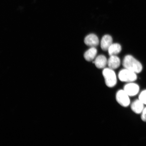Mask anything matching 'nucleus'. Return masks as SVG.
Wrapping results in <instances>:
<instances>
[{
	"label": "nucleus",
	"mask_w": 146,
	"mask_h": 146,
	"mask_svg": "<svg viewBox=\"0 0 146 146\" xmlns=\"http://www.w3.org/2000/svg\"><path fill=\"white\" fill-rule=\"evenodd\" d=\"M84 43L88 46L96 47L99 44V40L95 34H91L86 36Z\"/></svg>",
	"instance_id": "nucleus-6"
},
{
	"label": "nucleus",
	"mask_w": 146,
	"mask_h": 146,
	"mask_svg": "<svg viewBox=\"0 0 146 146\" xmlns=\"http://www.w3.org/2000/svg\"><path fill=\"white\" fill-rule=\"evenodd\" d=\"M102 74L104 78L105 84L107 87L112 88L117 84V78L113 69L108 68L103 69Z\"/></svg>",
	"instance_id": "nucleus-2"
},
{
	"label": "nucleus",
	"mask_w": 146,
	"mask_h": 146,
	"mask_svg": "<svg viewBox=\"0 0 146 146\" xmlns=\"http://www.w3.org/2000/svg\"><path fill=\"white\" fill-rule=\"evenodd\" d=\"M120 60L116 55L110 56L108 60L107 65L109 68L113 69H117L120 65Z\"/></svg>",
	"instance_id": "nucleus-10"
},
{
	"label": "nucleus",
	"mask_w": 146,
	"mask_h": 146,
	"mask_svg": "<svg viewBox=\"0 0 146 146\" xmlns=\"http://www.w3.org/2000/svg\"><path fill=\"white\" fill-rule=\"evenodd\" d=\"M118 77L120 81L126 83L134 82L137 78L136 73L125 68L119 71Z\"/></svg>",
	"instance_id": "nucleus-3"
},
{
	"label": "nucleus",
	"mask_w": 146,
	"mask_h": 146,
	"mask_svg": "<svg viewBox=\"0 0 146 146\" xmlns=\"http://www.w3.org/2000/svg\"><path fill=\"white\" fill-rule=\"evenodd\" d=\"M130 97L123 89L119 90L115 95L116 100L117 103L122 107L127 108L130 106Z\"/></svg>",
	"instance_id": "nucleus-4"
},
{
	"label": "nucleus",
	"mask_w": 146,
	"mask_h": 146,
	"mask_svg": "<svg viewBox=\"0 0 146 146\" xmlns=\"http://www.w3.org/2000/svg\"><path fill=\"white\" fill-rule=\"evenodd\" d=\"M145 105L138 99L135 100L130 105L131 108L135 113L141 114L145 108Z\"/></svg>",
	"instance_id": "nucleus-7"
},
{
	"label": "nucleus",
	"mask_w": 146,
	"mask_h": 146,
	"mask_svg": "<svg viewBox=\"0 0 146 146\" xmlns=\"http://www.w3.org/2000/svg\"><path fill=\"white\" fill-rule=\"evenodd\" d=\"M138 99L146 106V89L142 90L139 94Z\"/></svg>",
	"instance_id": "nucleus-13"
},
{
	"label": "nucleus",
	"mask_w": 146,
	"mask_h": 146,
	"mask_svg": "<svg viewBox=\"0 0 146 146\" xmlns=\"http://www.w3.org/2000/svg\"><path fill=\"white\" fill-rule=\"evenodd\" d=\"M112 44L113 39L112 36L109 35H106L102 38L100 46L102 50L107 51Z\"/></svg>",
	"instance_id": "nucleus-9"
},
{
	"label": "nucleus",
	"mask_w": 146,
	"mask_h": 146,
	"mask_svg": "<svg viewBox=\"0 0 146 146\" xmlns=\"http://www.w3.org/2000/svg\"><path fill=\"white\" fill-rule=\"evenodd\" d=\"M122 50L121 46L119 44L113 43L108 49V53L110 56L116 55L121 52Z\"/></svg>",
	"instance_id": "nucleus-12"
},
{
	"label": "nucleus",
	"mask_w": 146,
	"mask_h": 146,
	"mask_svg": "<svg viewBox=\"0 0 146 146\" xmlns=\"http://www.w3.org/2000/svg\"><path fill=\"white\" fill-rule=\"evenodd\" d=\"M141 114V120L143 121L146 122V107H145Z\"/></svg>",
	"instance_id": "nucleus-14"
},
{
	"label": "nucleus",
	"mask_w": 146,
	"mask_h": 146,
	"mask_svg": "<svg viewBox=\"0 0 146 146\" xmlns=\"http://www.w3.org/2000/svg\"><path fill=\"white\" fill-rule=\"evenodd\" d=\"M93 63L97 68L98 69H104L107 65L108 60L104 55H100L96 58Z\"/></svg>",
	"instance_id": "nucleus-8"
},
{
	"label": "nucleus",
	"mask_w": 146,
	"mask_h": 146,
	"mask_svg": "<svg viewBox=\"0 0 146 146\" xmlns=\"http://www.w3.org/2000/svg\"><path fill=\"white\" fill-rule=\"evenodd\" d=\"M123 65L124 68L129 69L136 74L141 72L143 68L141 63L130 55H127L124 58Z\"/></svg>",
	"instance_id": "nucleus-1"
},
{
	"label": "nucleus",
	"mask_w": 146,
	"mask_h": 146,
	"mask_svg": "<svg viewBox=\"0 0 146 146\" xmlns=\"http://www.w3.org/2000/svg\"><path fill=\"white\" fill-rule=\"evenodd\" d=\"M98 51L96 47H91L86 52L84 58L87 61L90 62L95 59Z\"/></svg>",
	"instance_id": "nucleus-11"
},
{
	"label": "nucleus",
	"mask_w": 146,
	"mask_h": 146,
	"mask_svg": "<svg viewBox=\"0 0 146 146\" xmlns=\"http://www.w3.org/2000/svg\"><path fill=\"white\" fill-rule=\"evenodd\" d=\"M123 89L130 97L137 96L140 92L139 85L134 82L126 83Z\"/></svg>",
	"instance_id": "nucleus-5"
}]
</instances>
